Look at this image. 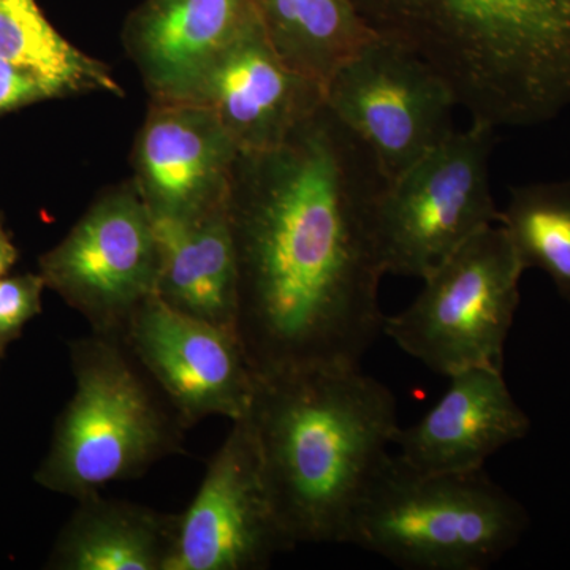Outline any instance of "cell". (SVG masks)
Segmentation results:
<instances>
[{
    "label": "cell",
    "instance_id": "obj_8",
    "mask_svg": "<svg viewBox=\"0 0 570 570\" xmlns=\"http://www.w3.org/2000/svg\"><path fill=\"white\" fill-rule=\"evenodd\" d=\"M325 107L392 183L455 132L452 110L459 104L436 70L377 36L326 85Z\"/></svg>",
    "mask_w": 570,
    "mask_h": 570
},
{
    "label": "cell",
    "instance_id": "obj_17",
    "mask_svg": "<svg viewBox=\"0 0 570 570\" xmlns=\"http://www.w3.org/2000/svg\"><path fill=\"white\" fill-rule=\"evenodd\" d=\"M176 515L132 502L80 499L52 551L61 570H165L176 531Z\"/></svg>",
    "mask_w": 570,
    "mask_h": 570
},
{
    "label": "cell",
    "instance_id": "obj_2",
    "mask_svg": "<svg viewBox=\"0 0 570 570\" xmlns=\"http://www.w3.org/2000/svg\"><path fill=\"white\" fill-rule=\"evenodd\" d=\"M247 419L292 547L344 543L352 512L400 430L392 390L360 365L255 374Z\"/></svg>",
    "mask_w": 570,
    "mask_h": 570
},
{
    "label": "cell",
    "instance_id": "obj_15",
    "mask_svg": "<svg viewBox=\"0 0 570 570\" xmlns=\"http://www.w3.org/2000/svg\"><path fill=\"white\" fill-rule=\"evenodd\" d=\"M254 20L250 0H145L127 18L124 45L154 100L183 102Z\"/></svg>",
    "mask_w": 570,
    "mask_h": 570
},
{
    "label": "cell",
    "instance_id": "obj_3",
    "mask_svg": "<svg viewBox=\"0 0 570 570\" xmlns=\"http://www.w3.org/2000/svg\"><path fill=\"white\" fill-rule=\"evenodd\" d=\"M377 36L438 71L459 107L493 127L570 108V0H354Z\"/></svg>",
    "mask_w": 570,
    "mask_h": 570
},
{
    "label": "cell",
    "instance_id": "obj_6",
    "mask_svg": "<svg viewBox=\"0 0 570 570\" xmlns=\"http://www.w3.org/2000/svg\"><path fill=\"white\" fill-rule=\"evenodd\" d=\"M523 273L501 225H491L423 277L417 298L385 316L382 335L439 376L475 366L504 370Z\"/></svg>",
    "mask_w": 570,
    "mask_h": 570
},
{
    "label": "cell",
    "instance_id": "obj_5",
    "mask_svg": "<svg viewBox=\"0 0 570 570\" xmlns=\"http://www.w3.org/2000/svg\"><path fill=\"white\" fill-rule=\"evenodd\" d=\"M121 335L94 332L71 346L75 392L36 480L77 499L138 478L179 449L178 414L165 411Z\"/></svg>",
    "mask_w": 570,
    "mask_h": 570
},
{
    "label": "cell",
    "instance_id": "obj_18",
    "mask_svg": "<svg viewBox=\"0 0 570 570\" xmlns=\"http://www.w3.org/2000/svg\"><path fill=\"white\" fill-rule=\"evenodd\" d=\"M250 6L277 58L324 89L377 37L354 0H250Z\"/></svg>",
    "mask_w": 570,
    "mask_h": 570
},
{
    "label": "cell",
    "instance_id": "obj_1",
    "mask_svg": "<svg viewBox=\"0 0 570 570\" xmlns=\"http://www.w3.org/2000/svg\"><path fill=\"white\" fill-rule=\"evenodd\" d=\"M385 186L373 154L326 107L276 151L239 156L235 330L255 374L360 365L381 336Z\"/></svg>",
    "mask_w": 570,
    "mask_h": 570
},
{
    "label": "cell",
    "instance_id": "obj_7",
    "mask_svg": "<svg viewBox=\"0 0 570 570\" xmlns=\"http://www.w3.org/2000/svg\"><path fill=\"white\" fill-rule=\"evenodd\" d=\"M497 127L472 119L387 183L377 206L385 275L423 279L499 220L489 163Z\"/></svg>",
    "mask_w": 570,
    "mask_h": 570
},
{
    "label": "cell",
    "instance_id": "obj_22",
    "mask_svg": "<svg viewBox=\"0 0 570 570\" xmlns=\"http://www.w3.org/2000/svg\"><path fill=\"white\" fill-rule=\"evenodd\" d=\"M48 97L50 94L36 78L0 59V115Z\"/></svg>",
    "mask_w": 570,
    "mask_h": 570
},
{
    "label": "cell",
    "instance_id": "obj_16",
    "mask_svg": "<svg viewBox=\"0 0 570 570\" xmlns=\"http://www.w3.org/2000/svg\"><path fill=\"white\" fill-rule=\"evenodd\" d=\"M153 220L160 255L156 294L235 330L239 272L232 204L194 220Z\"/></svg>",
    "mask_w": 570,
    "mask_h": 570
},
{
    "label": "cell",
    "instance_id": "obj_20",
    "mask_svg": "<svg viewBox=\"0 0 570 570\" xmlns=\"http://www.w3.org/2000/svg\"><path fill=\"white\" fill-rule=\"evenodd\" d=\"M498 224L524 272L542 269L570 305V178L513 187Z\"/></svg>",
    "mask_w": 570,
    "mask_h": 570
},
{
    "label": "cell",
    "instance_id": "obj_19",
    "mask_svg": "<svg viewBox=\"0 0 570 570\" xmlns=\"http://www.w3.org/2000/svg\"><path fill=\"white\" fill-rule=\"evenodd\" d=\"M0 59L36 78L50 97L124 94L110 69L63 39L36 0H0Z\"/></svg>",
    "mask_w": 570,
    "mask_h": 570
},
{
    "label": "cell",
    "instance_id": "obj_13",
    "mask_svg": "<svg viewBox=\"0 0 570 570\" xmlns=\"http://www.w3.org/2000/svg\"><path fill=\"white\" fill-rule=\"evenodd\" d=\"M183 102L212 110L239 154L254 156L291 140L325 107V89L277 58L255 18Z\"/></svg>",
    "mask_w": 570,
    "mask_h": 570
},
{
    "label": "cell",
    "instance_id": "obj_11",
    "mask_svg": "<svg viewBox=\"0 0 570 570\" xmlns=\"http://www.w3.org/2000/svg\"><path fill=\"white\" fill-rule=\"evenodd\" d=\"M121 337L184 426L213 415L234 422L249 414L255 373L234 328L154 294L134 311Z\"/></svg>",
    "mask_w": 570,
    "mask_h": 570
},
{
    "label": "cell",
    "instance_id": "obj_10",
    "mask_svg": "<svg viewBox=\"0 0 570 570\" xmlns=\"http://www.w3.org/2000/svg\"><path fill=\"white\" fill-rule=\"evenodd\" d=\"M294 549L277 519L249 419L230 433L206 471L193 504L176 519L165 570H257Z\"/></svg>",
    "mask_w": 570,
    "mask_h": 570
},
{
    "label": "cell",
    "instance_id": "obj_23",
    "mask_svg": "<svg viewBox=\"0 0 570 570\" xmlns=\"http://www.w3.org/2000/svg\"><path fill=\"white\" fill-rule=\"evenodd\" d=\"M14 261H17V250L11 245L9 236L3 234L2 228H0V277H3L9 272Z\"/></svg>",
    "mask_w": 570,
    "mask_h": 570
},
{
    "label": "cell",
    "instance_id": "obj_21",
    "mask_svg": "<svg viewBox=\"0 0 570 570\" xmlns=\"http://www.w3.org/2000/svg\"><path fill=\"white\" fill-rule=\"evenodd\" d=\"M43 276L0 277V351L41 309Z\"/></svg>",
    "mask_w": 570,
    "mask_h": 570
},
{
    "label": "cell",
    "instance_id": "obj_14",
    "mask_svg": "<svg viewBox=\"0 0 570 570\" xmlns=\"http://www.w3.org/2000/svg\"><path fill=\"white\" fill-rule=\"evenodd\" d=\"M449 389L419 422L397 430L395 455L420 472H469L527 436L531 422L501 367L475 366L448 377Z\"/></svg>",
    "mask_w": 570,
    "mask_h": 570
},
{
    "label": "cell",
    "instance_id": "obj_9",
    "mask_svg": "<svg viewBox=\"0 0 570 570\" xmlns=\"http://www.w3.org/2000/svg\"><path fill=\"white\" fill-rule=\"evenodd\" d=\"M159 243L134 183L105 194L45 255L41 276L94 332L121 335L134 311L156 294Z\"/></svg>",
    "mask_w": 570,
    "mask_h": 570
},
{
    "label": "cell",
    "instance_id": "obj_4",
    "mask_svg": "<svg viewBox=\"0 0 570 570\" xmlns=\"http://www.w3.org/2000/svg\"><path fill=\"white\" fill-rule=\"evenodd\" d=\"M528 524L527 510L485 468L420 472L389 453L344 543L404 570H487L519 546Z\"/></svg>",
    "mask_w": 570,
    "mask_h": 570
},
{
    "label": "cell",
    "instance_id": "obj_12",
    "mask_svg": "<svg viewBox=\"0 0 570 570\" xmlns=\"http://www.w3.org/2000/svg\"><path fill=\"white\" fill-rule=\"evenodd\" d=\"M239 156L204 105L154 100L135 146L134 186L156 219H198L232 204Z\"/></svg>",
    "mask_w": 570,
    "mask_h": 570
}]
</instances>
